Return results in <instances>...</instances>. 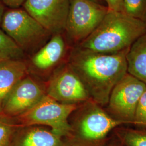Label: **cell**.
Listing matches in <instances>:
<instances>
[{
  "mask_svg": "<svg viewBox=\"0 0 146 146\" xmlns=\"http://www.w3.org/2000/svg\"><path fill=\"white\" fill-rule=\"evenodd\" d=\"M18 126L15 119L0 113V146H9Z\"/></svg>",
  "mask_w": 146,
  "mask_h": 146,
  "instance_id": "2e32d148",
  "label": "cell"
},
{
  "mask_svg": "<svg viewBox=\"0 0 146 146\" xmlns=\"http://www.w3.org/2000/svg\"><path fill=\"white\" fill-rule=\"evenodd\" d=\"M68 42L63 35H52L50 39L36 52L32 54L27 62L29 70L33 69L39 73H46L62 63L67 52Z\"/></svg>",
  "mask_w": 146,
  "mask_h": 146,
  "instance_id": "8fae6325",
  "label": "cell"
},
{
  "mask_svg": "<svg viewBox=\"0 0 146 146\" xmlns=\"http://www.w3.org/2000/svg\"><path fill=\"white\" fill-rule=\"evenodd\" d=\"M123 13L134 18L145 21L146 0H123Z\"/></svg>",
  "mask_w": 146,
  "mask_h": 146,
  "instance_id": "e0dca14e",
  "label": "cell"
},
{
  "mask_svg": "<svg viewBox=\"0 0 146 146\" xmlns=\"http://www.w3.org/2000/svg\"><path fill=\"white\" fill-rule=\"evenodd\" d=\"M145 21H146V17H145Z\"/></svg>",
  "mask_w": 146,
  "mask_h": 146,
  "instance_id": "cb8c5ba5",
  "label": "cell"
},
{
  "mask_svg": "<svg viewBox=\"0 0 146 146\" xmlns=\"http://www.w3.org/2000/svg\"><path fill=\"white\" fill-rule=\"evenodd\" d=\"M146 32V21L108 11L94 31L76 46L104 54L122 52Z\"/></svg>",
  "mask_w": 146,
  "mask_h": 146,
  "instance_id": "7a4b0ae2",
  "label": "cell"
},
{
  "mask_svg": "<svg viewBox=\"0 0 146 146\" xmlns=\"http://www.w3.org/2000/svg\"><path fill=\"white\" fill-rule=\"evenodd\" d=\"M29 72L26 60L0 61V113L6 94L20 80L28 75Z\"/></svg>",
  "mask_w": 146,
  "mask_h": 146,
  "instance_id": "4fadbf2b",
  "label": "cell"
},
{
  "mask_svg": "<svg viewBox=\"0 0 146 146\" xmlns=\"http://www.w3.org/2000/svg\"><path fill=\"white\" fill-rule=\"evenodd\" d=\"M0 27L26 55L36 52L52 35L22 7L7 8Z\"/></svg>",
  "mask_w": 146,
  "mask_h": 146,
  "instance_id": "3957f363",
  "label": "cell"
},
{
  "mask_svg": "<svg viewBox=\"0 0 146 146\" xmlns=\"http://www.w3.org/2000/svg\"><path fill=\"white\" fill-rule=\"evenodd\" d=\"M26 0H1L7 8H17L22 7Z\"/></svg>",
  "mask_w": 146,
  "mask_h": 146,
  "instance_id": "44dd1931",
  "label": "cell"
},
{
  "mask_svg": "<svg viewBox=\"0 0 146 146\" xmlns=\"http://www.w3.org/2000/svg\"><path fill=\"white\" fill-rule=\"evenodd\" d=\"M134 123L146 127V89L137 105Z\"/></svg>",
  "mask_w": 146,
  "mask_h": 146,
  "instance_id": "d6986e66",
  "label": "cell"
},
{
  "mask_svg": "<svg viewBox=\"0 0 146 146\" xmlns=\"http://www.w3.org/2000/svg\"><path fill=\"white\" fill-rule=\"evenodd\" d=\"M6 9H7V7L0 0V26H1L3 16L4 15V13L5 12Z\"/></svg>",
  "mask_w": 146,
  "mask_h": 146,
  "instance_id": "7402d4cb",
  "label": "cell"
},
{
  "mask_svg": "<svg viewBox=\"0 0 146 146\" xmlns=\"http://www.w3.org/2000/svg\"><path fill=\"white\" fill-rule=\"evenodd\" d=\"M26 56L21 48L0 29V61L25 60Z\"/></svg>",
  "mask_w": 146,
  "mask_h": 146,
  "instance_id": "9a60e30c",
  "label": "cell"
},
{
  "mask_svg": "<svg viewBox=\"0 0 146 146\" xmlns=\"http://www.w3.org/2000/svg\"><path fill=\"white\" fill-rule=\"evenodd\" d=\"M93 1H94V2H95L99 3H101V2L102 1V0H93Z\"/></svg>",
  "mask_w": 146,
  "mask_h": 146,
  "instance_id": "603a6c76",
  "label": "cell"
},
{
  "mask_svg": "<svg viewBox=\"0 0 146 146\" xmlns=\"http://www.w3.org/2000/svg\"><path fill=\"white\" fill-rule=\"evenodd\" d=\"M9 146H67L61 137L40 125H19Z\"/></svg>",
  "mask_w": 146,
  "mask_h": 146,
  "instance_id": "7c38bea8",
  "label": "cell"
},
{
  "mask_svg": "<svg viewBox=\"0 0 146 146\" xmlns=\"http://www.w3.org/2000/svg\"><path fill=\"white\" fill-rule=\"evenodd\" d=\"M70 0H26L22 7L52 35L63 33Z\"/></svg>",
  "mask_w": 146,
  "mask_h": 146,
  "instance_id": "30bf717a",
  "label": "cell"
},
{
  "mask_svg": "<svg viewBox=\"0 0 146 146\" xmlns=\"http://www.w3.org/2000/svg\"><path fill=\"white\" fill-rule=\"evenodd\" d=\"M46 95L45 89L27 75L6 94L1 105V113L16 119L31 110Z\"/></svg>",
  "mask_w": 146,
  "mask_h": 146,
  "instance_id": "9c48e42d",
  "label": "cell"
},
{
  "mask_svg": "<svg viewBox=\"0 0 146 146\" xmlns=\"http://www.w3.org/2000/svg\"><path fill=\"white\" fill-rule=\"evenodd\" d=\"M69 123L70 131L68 136L93 143L102 140L113 129L124 122L111 117L99 104L89 100L78 106L70 116Z\"/></svg>",
  "mask_w": 146,
  "mask_h": 146,
  "instance_id": "277c9868",
  "label": "cell"
},
{
  "mask_svg": "<svg viewBox=\"0 0 146 146\" xmlns=\"http://www.w3.org/2000/svg\"><path fill=\"white\" fill-rule=\"evenodd\" d=\"M146 84L129 73L114 87L108 102L110 112L116 120L134 122L136 109Z\"/></svg>",
  "mask_w": 146,
  "mask_h": 146,
  "instance_id": "ba28073f",
  "label": "cell"
},
{
  "mask_svg": "<svg viewBox=\"0 0 146 146\" xmlns=\"http://www.w3.org/2000/svg\"><path fill=\"white\" fill-rule=\"evenodd\" d=\"M126 58L128 73L146 84V32L131 46Z\"/></svg>",
  "mask_w": 146,
  "mask_h": 146,
  "instance_id": "5bb4252c",
  "label": "cell"
},
{
  "mask_svg": "<svg viewBox=\"0 0 146 146\" xmlns=\"http://www.w3.org/2000/svg\"><path fill=\"white\" fill-rule=\"evenodd\" d=\"M45 92L47 96L64 104H78L90 100L84 84L67 61L54 70Z\"/></svg>",
  "mask_w": 146,
  "mask_h": 146,
  "instance_id": "52a82bcc",
  "label": "cell"
},
{
  "mask_svg": "<svg viewBox=\"0 0 146 146\" xmlns=\"http://www.w3.org/2000/svg\"><path fill=\"white\" fill-rule=\"evenodd\" d=\"M108 11L93 0H70L63 35L71 47L78 45L94 31Z\"/></svg>",
  "mask_w": 146,
  "mask_h": 146,
  "instance_id": "5b68a950",
  "label": "cell"
},
{
  "mask_svg": "<svg viewBox=\"0 0 146 146\" xmlns=\"http://www.w3.org/2000/svg\"><path fill=\"white\" fill-rule=\"evenodd\" d=\"M108 11L123 13V0H104Z\"/></svg>",
  "mask_w": 146,
  "mask_h": 146,
  "instance_id": "ffe728a7",
  "label": "cell"
},
{
  "mask_svg": "<svg viewBox=\"0 0 146 146\" xmlns=\"http://www.w3.org/2000/svg\"><path fill=\"white\" fill-rule=\"evenodd\" d=\"M122 139L127 146H146V132L127 130L122 133Z\"/></svg>",
  "mask_w": 146,
  "mask_h": 146,
  "instance_id": "ac0fdd59",
  "label": "cell"
},
{
  "mask_svg": "<svg viewBox=\"0 0 146 146\" xmlns=\"http://www.w3.org/2000/svg\"><path fill=\"white\" fill-rule=\"evenodd\" d=\"M78 106V104L58 102L46 95L31 110L15 119L20 126L48 127L54 134L62 138L69 134V118Z\"/></svg>",
  "mask_w": 146,
  "mask_h": 146,
  "instance_id": "8992f818",
  "label": "cell"
},
{
  "mask_svg": "<svg viewBox=\"0 0 146 146\" xmlns=\"http://www.w3.org/2000/svg\"><path fill=\"white\" fill-rule=\"evenodd\" d=\"M129 49L104 54L76 46L70 48L67 61L84 84L90 100L99 105L108 104L111 91L128 73L126 56Z\"/></svg>",
  "mask_w": 146,
  "mask_h": 146,
  "instance_id": "6da1fadb",
  "label": "cell"
}]
</instances>
